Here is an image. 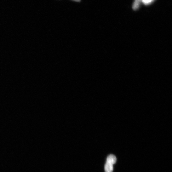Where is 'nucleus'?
I'll use <instances>...</instances> for the list:
<instances>
[{
	"label": "nucleus",
	"mask_w": 172,
	"mask_h": 172,
	"mask_svg": "<svg viewBox=\"0 0 172 172\" xmlns=\"http://www.w3.org/2000/svg\"><path fill=\"white\" fill-rule=\"evenodd\" d=\"M154 1V0H142V2L146 5L151 4Z\"/></svg>",
	"instance_id": "obj_4"
},
{
	"label": "nucleus",
	"mask_w": 172,
	"mask_h": 172,
	"mask_svg": "<svg viewBox=\"0 0 172 172\" xmlns=\"http://www.w3.org/2000/svg\"><path fill=\"white\" fill-rule=\"evenodd\" d=\"M116 161L117 158L116 157L113 155L111 154L107 158L106 162L113 165L116 163Z\"/></svg>",
	"instance_id": "obj_1"
},
{
	"label": "nucleus",
	"mask_w": 172,
	"mask_h": 172,
	"mask_svg": "<svg viewBox=\"0 0 172 172\" xmlns=\"http://www.w3.org/2000/svg\"><path fill=\"white\" fill-rule=\"evenodd\" d=\"M72 1L76 2H79L81 1V0H72Z\"/></svg>",
	"instance_id": "obj_5"
},
{
	"label": "nucleus",
	"mask_w": 172,
	"mask_h": 172,
	"mask_svg": "<svg viewBox=\"0 0 172 172\" xmlns=\"http://www.w3.org/2000/svg\"><path fill=\"white\" fill-rule=\"evenodd\" d=\"M105 172H112L113 169V165L106 162L105 166Z\"/></svg>",
	"instance_id": "obj_2"
},
{
	"label": "nucleus",
	"mask_w": 172,
	"mask_h": 172,
	"mask_svg": "<svg viewBox=\"0 0 172 172\" xmlns=\"http://www.w3.org/2000/svg\"><path fill=\"white\" fill-rule=\"evenodd\" d=\"M142 2V0H135L133 5V9L134 10H136L138 9Z\"/></svg>",
	"instance_id": "obj_3"
}]
</instances>
